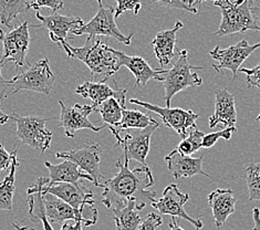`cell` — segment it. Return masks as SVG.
Instances as JSON below:
<instances>
[{
    "label": "cell",
    "instance_id": "c3c4849f",
    "mask_svg": "<svg viewBox=\"0 0 260 230\" xmlns=\"http://www.w3.org/2000/svg\"><path fill=\"white\" fill-rule=\"evenodd\" d=\"M256 121L259 123V125H260V114L257 116V119H256ZM260 130V129H259Z\"/></svg>",
    "mask_w": 260,
    "mask_h": 230
},
{
    "label": "cell",
    "instance_id": "d4e9b609",
    "mask_svg": "<svg viewBox=\"0 0 260 230\" xmlns=\"http://www.w3.org/2000/svg\"><path fill=\"white\" fill-rule=\"evenodd\" d=\"M19 167V159L17 157V150L14 147L11 152V165L9 174L0 182V210L10 211L12 209V200L16 191V171Z\"/></svg>",
    "mask_w": 260,
    "mask_h": 230
},
{
    "label": "cell",
    "instance_id": "d590c367",
    "mask_svg": "<svg viewBox=\"0 0 260 230\" xmlns=\"http://www.w3.org/2000/svg\"><path fill=\"white\" fill-rule=\"evenodd\" d=\"M239 71L246 74L247 77V85L249 88H258L260 89V63L257 64L252 69H247V68H240Z\"/></svg>",
    "mask_w": 260,
    "mask_h": 230
},
{
    "label": "cell",
    "instance_id": "52a82bcc",
    "mask_svg": "<svg viewBox=\"0 0 260 230\" xmlns=\"http://www.w3.org/2000/svg\"><path fill=\"white\" fill-rule=\"evenodd\" d=\"M17 125V138L40 153H45L51 145L52 132L46 124L49 120L36 115L21 116L17 113L9 115Z\"/></svg>",
    "mask_w": 260,
    "mask_h": 230
},
{
    "label": "cell",
    "instance_id": "bcb514c9",
    "mask_svg": "<svg viewBox=\"0 0 260 230\" xmlns=\"http://www.w3.org/2000/svg\"><path fill=\"white\" fill-rule=\"evenodd\" d=\"M12 227H15L16 230H36V229L30 228L28 226H19V225H17V223H15V222L12 223Z\"/></svg>",
    "mask_w": 260,
    "mask_h": 230
},
{
    "label": "cell",
    "instance_id": "6da1fadb",
    "mask_svg": "<svg viewBox=\"0 0 260 230\" xmlns=\"http://www.w3.org/2000/svg\"><path fill=\"white\" fill-rule=\"evenodd\" d=\"M116 167L119 173L112 178L105 179L102 184V203L105 207L114 211L125 207L129 202H134L141 211L146 205L156 201V192L148 190L154 185L150 167L142 165L131 170L126 152H124V163L117 160Z\"/></svg>",
    "mask_w": 260,
    "mask_h": 230
},
{
    "label": "cell",
    "instance_id": "836d02e7",
    "mask_svg": "<svg viewBox=\"0 0 260 230\" xmlns=\"http://www.w3.org/2000/svg\"><path fill=\"white\" fill-rule=\"evenodd\" d=\"M63 0H31L30 9L38 10L42 7H47L52 10V14H57L60 9L63 8Z\"/></svg>",
    "mask_w": 260,
    "mask_h": 230
},
{
    "label": "cell",
    "instance_id": "2e32d148",
    "mask_svg": "<svg viewBox=\"0 0 260 230\" xmlns=\"http://www.w3.org/2000/svg\"><path fill=\"white\" fill-rule=\"evenodd\" d=\"M36 18L41 22L38 27L46 28L49 31L50 39L58 45L66 42L69 32L81 28L84 24V21L80 17L62 16L59 15L58 12L49 16H43L39 11H37Z\"/></svg>",
    "mask_w": 260,
    "mask_h": 230
},
{
    "label": "cell",
    "instance_id": "7402d4cb",
    "mask_svg": "<svg viewBox=\"0 0 260 230\" xmlns=\"http://www.w3.org/2000/svg\"><path fill=\"white\" fill-rule=\"evenodd\" d=\"M117 58H119V64L120 68L125 67L133 73L135 77V84L136 86H145L148 81L151 79H155L156 81L160 82V71L159 69L154 70L151 65L147 63V61L142 57L138 55H127L121 51H116Z\"/></svg>",
    "mask_w": 260,
    "mask_h": 230
},
{
    "label": "cell",
    "instance_id": "e0dca14e",
    "mask_svg": "<svg viewBox=\"0 0 260 230\" xmlns=\"http://www.w3.org/2000/svg\"><path fill=\"white\" fill-rule=\"evenodd\" d=\"M76 93L80 96H82L83 98H90V100H92V102H93L92 107L95 110L110 97L116 98V100L125 108L127 90L119 88L117 83L115 84V88L113 89L112 86H110L107 82L88 81V82L78 86Z\"/></svg>",
    "mask_w": 260,
    "mask_h": 230
},
{
    "label": "cell",
    "instance_id": "30bf717a",
    "mask_svg": "<svg viewBox=\"0 0 260 230\" xmlns=\"http://www.w3.org/2000/svg\"><path fill=\"white\" fill-rule=\"evenodd\" d=\"M129 103L139 105L153 113L157 114L162 119L164 125L174 129L175 132L184 140L187 138V128L196 127V121L198 120V114L191 110H183L179 108H163L158 105H154L147 102H143L136 98H131Z\"/></svg>",
    "mask_w": 260,
    "mask_h": 230
},
{
    "label": "cell",
    "instance_id": "e575fe53",
    "mask_svg": "<svg viewBox=\"0 0 260 230\" xmlns=\"http://www.w3.org/2000/svg\"><path fill=\"white\" fill-rule=\"evenodd\" d=\"M153 2L165 8L186 10L191 12V14H197L198 12V9L189 7L187 0H153Z\"/></svg>",
    "mask_w": 260,
    "mask_h": 230
},
{
    "label": "cell",
    "instance_id": "7dc6e473",
    "mask_svg": "<svg viewBox=\"0 0 260 230\" xmlns=\"http://www.w3.org/2000/svg\"><path fill=\"white\" fill-rule=\"evenodd\" d=\"M245 2V0H235V2H234V4L235 5H236V6H240L241 4H243Z\"/></svg>",
    "mask_w": 260,
    "mask_h": 230
},
{
    "label": "cell",
    "instance_id": "ab89813d",
    "mask_svg": "<svg viewBox=\"0 0 260 230\" xmlns=\"http://www.w3.org/2000/svg\"><path fill=\"white\" fill-rule=\"evenodd\" d=\"M82 227H83L82 220H76L74 223L67 221L62 226H61L60 230H82Z\"/></svg>",
    "mask_w": 260,
    "mask_h": 230
},
{
    "label": "cell",
    "instance_id": "f546056e",
    "mask_svg": "<svg viewBox=\"0 0 260 230\" xmlns=\"http://www.w3.org/2000/svg\"><path fill=\"white\" fill-rule=\"evenodd\" d=\"M246 180L249 201L260 202V163L249 164L247 166Z\"/></svg>",
    "mask_w": 260,
    "mask_h": 230
},
{
    "label": "cell",
    "instance_id": "8992f818",
    "mask_svg": "<svg viewBox=\"0 0 260 230\" xmlns=\"http://www.w3.org/2000/svg\"><path fill=\"white\" fill-rule=\"evenodd\" d=\"M55 77L50 68L48 59H42L37 63L30 65L27 70L22 71L15 78L9 80L10 96L15 95L21 90L34 91L50 95L53 88Z\"/></svg>",
    "mask_w": 260,
    "mask_h": 230
},
{
    "label": "cell",
    "instance_id": "74e56055",
    "mask_svg": "<svg viewBox=\"0 0 260 230\" xmlns=\"http://www.w3.org/2000/svg\"><path fill=\"white\" fill-rule=\"evenodd\" d=\"M6 62H4L3 60H0V103H2L6 97L9 96V90H10V82L8 80H6L3 74V68L5 65Z\"/></svg>",
    "mask_w": 260,
    "mask_h": 230
},
{
    "label": "cell",
    "instance_id": "4fadbf2b",
    "mask_svg": "<svg viewBox=\"0 0 260 230\" xmlns=\"http://www.w3.org/2000/svg\"><path fill=\"white\" fill-rule=\"evenodd\" d=\"M59 104L61 108L59 126L62 127L67 138H74L79 129L88 128L98 133L107 127L105 124L100 127H96L89 120V115L92 112H95V109L92 105H81L77 103L73 107H69L62 100L59 101Z\"/></svg>",
    "mask_w": 260,
    "mask_h": 230
},
{
    "label": "cell",
    "instance_id": "484cf974",
    "mask_svg": "<svg viewBox=\"0 0 260 230\" xmlns=\"http://www.w3.org/2000/svg\"><path fill=\"white\" fill-rule=\"evenodd\" d=\"M28 205H29V216L34 220H40L42 222L43 229L45 230H53L50 221L48 220L45 209V204L42 200V192L40 190L39 184L36 182L32 186H30L27 190Z\"/></svg>",
    "mask_w": 260,
    "mask_h": 230
},
{
    "label": "cell",
    "instance_id": "7bdbcfd3",
    "mask_svg": "<svg viewBox=\"0 0 260 230\" xmlns=\"http://www.w3.org/2000/svg\"><path fill=\"white\" fill-rule=\"evenodd\" d=\"M205 2H210V0H187L188 6L190 8H196V9H200L201 6L203 3ZM213 2V0H212Z\"/></svg>",
    "mask_w": 260,
    "mask_h": 230
},
{
    "label": "cell",
    "instance_id": "603a6c76",
    "mask_svg": "<svg viewBox=\"0 0 260 230\" xmlns=\"http://www.w3.org/2000/svg\"><path fill=\"white\" fill-rule=\"evenodd\" d=\"M45 165L49 171V185L57 183H70L79 185L81 179H86L93 183V178L82 172L80 170V167L71 160L64 159L62 163L57 165L46 161Z\"/></svg>",
    "mask_w": 260,
    "mask_h": 230
},
{
    "label": "cell",
    "instance_id": "f35d334b",
    "mask_svg": "<svg viewBox=\"0 0 260 230\" xmlns=\"http://www.w3.org/2000/svg\"><path fill=\"white\" fill-rule=\"evenodd\" d=\"M11 165V153L6 150L3 143H0V172L8 170Z\"/></svg>",
    "mask_w": 260,
    "mask_h": 230
},
{
    "label": "cell",
    "instance_id": "8fae6325",
    "mask_svg": "<svg viewBox=\"0 0 260 230\" xmlns=\"http://www.w3.org/2000/svg\"><path fill=\"white\" fill-rule=\"evenodd\" d=\"M101 154V146L96 143H92V144L77 148V150L55 153V157L68 159L76 163L80 167V170L93 178V184L95 186L102 187V184L107 178L100 172Z\"/></svg>",
    "mask_w": 260,
    "mask_h": 230
},
{
    "label": "cell",
    "instance_id": "b9f144b4",
    "mask_svg": "<svg viewBox=\"0 0 260 230\" xmlns=\"http://www.w3.org/2000/svg\"><path fill=\"white\" fill-rule=\"evenodd\" d=\"M253 221H255V226H253L252 230H260V209L255 208L253 209Z\"/></svg>",
    "mask_w": 260,
    "mask_h": 230
},
{
    "label": "cell",
    "instance_id": "5b68a950",
    "mask_svg": "<svg viewBox=\"0 0 260 230\" xmlns=\"http://www.w3.org/2000/svg\"><path fill=\"white\" fill-rule=\"evenodd\" d=\"M98 12L95 16L81 28L73 30L72 34L76 36L86 35L89 39H95L98 36L111 37L125 46L131 45L134 32L125 36L121 32L115 22V8L105 6L102 0H98Z\"/></svg>",
    "mask_w": 260,
    "mask_h": 230
},
{
    "label": "cell",
    "instance_id": "4316f807",
    "mask_svg": "<svg viewBox=\"0 0 260 230\" xmlns=\"http://www.w3.org/2000/svg\"><path fill=\"white\" fill-rule=\"evenodd\" d=\"M116 230H139L142 222L138 205L129 202L125 207L112 211Z\"/></svg>",
    "mask_w": 260,
    "mask_h": 230
},
{
    "label": "cell",
    "instance_id": "d6a6232c",
    "mask_svg": "<svg viewBox=\"0 0 260 230\" xmlns=\"http://www.w3.org/2000/svg\"><path fill=\"white\" fill-rule=\"evenodd\" d=\"M116 3L115 19L126 11H133L135 15H138L142 8V3L140 0H116Z\"/></svg>",
    "mask_w": 260,
    "mask_h": 230
},
{
    "label": "cell",
    "instance_id": "ee69618b",
    "mask_svg": "<svg viewBox=\"0 0 260 230\" xmlns=\"http://www.w3.org/2000/svg\"><path fill=\"white\" fill-rule=\"evenodd\" d=\"M9 120H10V119H9V115L6 114L5 112L3 111V109H2V103H0V124H2V125H4V124L7 123Z\"/></svg>",
    "mask_w": 260,
    "mask_h": 230
},
{
    "label": "cell",
    "instance_id": "5bb4252c",
    "mask_svg": "<svg viewBox=\"0 0 260 230\" xmlns=\"http://www.w3.org/2000/svg\"><path fill=\"white\" fill-rule=\"evenodd\" d=\"M188 200V194H185V192L179 190L176 184H171L164 189L163 196L159 200L154 201L151 206L163 215H170L171 217H175V218L178 217V218L189 221L196 230H200L204 227L202 220L190 217L184 209V205Z\"/></svg>",
    "mask_w": 260,
    "mask_h": 230
},
{
    "label": "cell",
    "instance_id": "ac0fdd59",
    "mask_svg": "<svg viewBox=\"0 0 260 230\" xmlns=\"http://www.w3.org/2000/svg\"><path fill=\"white\" fill-rule=\"evenodd\" d=\"M209 127L224 125L235 127L237 123V112L235 107V96L226 89L215 90V112L209 117Z\"/></svg>",
    "mask_w": 260,
    "mask_h": 230
},
{
    "label": "cell",
    "instance_id": "1f68e13d",
    "mask_svg": "<svg viewBox=\"0 0 260 230\" xmlns=\"http://www.w3.org/2000/svg\"><path fill=\"white\" fill-rule=\"evenodd\" d=\"M236 132H237L236 127H226L222 130H219V132L205 134V136H204V139H203L202 147H204V148L212 147L216 144V142H217L219 139L229 141L232 139L233 133H236Z\"/></svg>",
    "mask_w": 260,
    "mask_h": 230
},
{
    "label": "cell",
    "instance_id": "cb8c5ba5",
    "mask_svg": "<svg viewBox=\"0 0 260 230\" xmlns=\"http://www.w3.org/2000/svg\"><path fill=\"white\" fill-rule=\"evenodd\" d=\"M156 121L153 117L148 116L147 114L142 113L140 111L136 110H126L124 109L122 112V120L114 127H109L111 132L114 135L116 140V143L120 142L121 135L120 133L122 130L127 129H142L147 126H150L151 124L155 123Z\"/></svg>",
    "mask_w": 260,
    "mask_h": 230
},
{
    "label": "cell",
    "instance_id": "4dcf8cb0",
    "mask_svg": "<svg viewBox=\"0 0 260 230\" xmlns=\"http://www.w3.org/2000/svg\"><path fill=\"white\" fill-rule=\"evenodd\" d=\"M204 136H205V133L202 132V130H200L197 127H195L189 133V135L186 139H184L181 143H179L176 150L179 153L190 156L191 154L200 150V148H202Z\"/></svg>",
    "mask_w": 260,
    "mask_h": 230
},
{
    "label": "cell",
    "instance_id": "9c48e42d",
    "mask_svg": "<svg viewBox=\"0 0 260 230\" xmlns=\"http://www.w3.org/2000/svg\"><path fill=\"white\" fill-rule=\"evenodd\" d=\"M0 41L3 42V58L4 62H14L16 68L28 64L26 62L27 53L30 45L29 23L23 21L19 26L5 32L0 29Z\"/></svg>",
    "mask_w": 260,
    "mask_h": 230
},
{
    "label": "cell",
    "instance_id": "9a60e30c",
    "mask_svg": "<svg viewBox=\"0 0 260 230\" xmlns=\"http://www.w3.org/2000/svg\"><path fill=\"white\" fill-rule=\"evenodd\" d=\"M158 126L159 123L156 121L145 128L124 130V138L121 136V141L116 145L123 146V151L126 152L129 160L134 159L142 165H147L146 157L150 152L151 138Z\"/></svg>",
    "mask_w": 260,
    "mask_h": 230
},
{
    "label": "cell",
    "instance_id": "60d3db41",
    "mask_svg": "<svg viewBox=\"0 0 260 230\" xmlns=\"http://www.w3.org/2000/svg\"><path fill=\"white\" fill-rule=\"evenodd\" d=\"M250 11H251L253 20H255L256 23L260 27V4L258 6H251Z\"/></svg>",
    "mask_w": 260,
    "mask_h": 230
},
{
    "label": "cell",
    "instance_id": "f6af8a7d",
    "mask_svg": "<svg viewBox=\"0 0 260 230\" xmlns=\"http://www.w3.org/2000/svg\"><path fill=\"white\" fill-rule=\"evenodd\" d=\"M169 227H170L171 230H184V229L177 223V220H176L175 217H172V219H171V222H170Z\"/></svg>",
    "mask_w": 260,
    "mask_h": 230
},
{
    "label": "cell",
    "instance_id": "ba28073f",
    "mask_svg": "<svg viewBox=\"0 0 260 230\" xmlns=\"http://www.w3.org/2000/svg\"><path fill=\"white\" fill-rule=\"evenodd\" d=\"M37 183L39 184L42 194L49 192V194L59 197L60 200L69 204L79 213H82L86 207L94 206L93 192L82 184L74 185L70 183H57L49 185V178L46 177H40L37 180Z\"/></svg>",
    "mask_w": 260,
    "mask_h": 230
},
{
    "label": "cell",
    "instance_id": "8d00e7d4",
    "mask_svg": "<svg viewBox=\"0 0 260 230\" xmlns=\"http://www.w3.org/2000/svg\"><path fill=\"white\" fill-rule=\"evenodd\" d=\"M163 223L162 217L158 214L151 213L148 214L146 218L141 222L139 230H156Z\"/></svg>",
    "mask_w": 260,
    "mask_h": 230
},
{
    "label": "cell",
    "instance_id": "ffe728a7",
    "mask_svg": "<svg viewBox=\"0 0 260 230\" xmlns=\"http://www.w3.org/2000/svg\"><path fill=\"white\" fill-rule=\"evenodd\" d=\"M183 27V22L177 21L172 29L160 31L153 39L154 53L162 68L170 65L176 57V35Z\"/></svg>",
    "mask_w": 260,
    "mask_h": 230
},
{
    "label": "cell",
    "instance_id": "44dd1931",
    "mask_svg": "<svg viewBox=\"0 0 260 230\" xmlns=\"http://www.w3.org/2000/svg\"><path fill=\"white\" fill-rule=\"evenodd\" d=\"M207 202L213 211L215 225L220 228L226 222L228 217L235 213L237 200L232 189L217 188L208 195Z\"/></svg>",
    "mask_w": 260,
    "mask_h": 230
},
{
    "label": "cell",
    "instance_id": "83f0119b",
    "mask_svg": "<svg viewBox=\"0 0 260 230\" xmlns=\"http://www.w3.org/2000/svg\"><path fill=\"white\" fill-rule=\"evenodd\" d=\"M30 9L27 0H0V23L11 27L18 15L26 14Z\"/></svg>",
    "mask_w": 260,
    "mask_h": 230
},
{
    "label": "cell",
    "instance_id": "f1b7e54d",
    "mask_svg": "<svg viewBox=\"0 0 260 230\" xmlns=\"http://www.w3.org/2000/svg\"><path fill=\"white\" fill-rule=\"evenodd\" d=\"M125 108L114 97H110L104 101L100 107H98L95 112L101 114L102 120L105 125L109 127H114L122 120V112Z\"/></svg>",
    "mask_w": 260,
    "mask_h": 230
},
{
    "label": "cell",
    "instance_id": "7a4b0ae2",
    "mask_svg": "<svg viewBox=\"0 0 260 230\" xmlns=\"http://www.w3.org/2000/svg\"><path fill=\"white\" fill-rule=\"evenodd\" d=\"M69 58L78 59L89 68L94 82H107V80L119 71V58L115 49L109 47L100 39H86L83 47L76 48L68 45L67 41L59 45Z\"/></svg>",
    "mask_w": 260,
    "mask_h": 230
},
{
    "label": "cell",
    "instance_id": "277c9868",
    "mask_svg": "<svg viewBox=\"0 0 260 230\" xmlns=\"http://www.w3.org/2000/svg\"><path fill=\"white\" fill-rule=\"evenodd\" d=\"M213 3L221 12L220 26L215 34L217 37L246 32L248 30L260 32V27L253 20L250 11L252 0H245L240 6H236L232 0H213Z\"/></svg>",
    "mask_w": 260,
    "mask_h": 230
},
{
    "label": "cell",
    "instance_id": "3957f363",
    "mask_svg": "<svg viewBox=\"0 0 260 230\" xmlns=\"http://www.w3.org/2000/svg\"><path fill=\"white\" fill-rule=\"evenodd\" d=\"M202 69V67H195L189 63L187 50L178 51V58L173 64L172 69H159L160 82H163L165 89L164 100L166 108L171 107L172 98L178 92L188 88H196V86H201L203 84V79L195 72Z\"/></svg>",
    "mask_w": 260,
    "mask_h": 230
},
{
    "label": "cell",
    "instance_id": "d6986e66",
    "mask_svg": "<svg viewBox=\"0 0 260 230\" xmlns=\"http://www.w3.org/2000/svg\"><path fill=\"white\" fill-rule=\"evenodd\" d=\"M169 171L174 178H188L195 175H203L210 177L203 170V156L191 157L179 153L177 150L172 151L165 156Z\"/></svg>",
    "mask_w": 260,
    "mask_h": 230
},
{
    "label": "cell",
    "instance_id": "7c38bea8",
    "mask_svg": "<svg viewBox=\"0 0 260 230\" xmlns=\"http://www.w3.org/2000/svg\"><path fill=\"white\" fill-rule=\"evenodd\" d=\"M260 48V42L256 45H249L247 40H241L236 45H234L226 49H221L219 46H216L214 50L209 52L210 57L217 64H213V68L216 72H220L224 69L231 70L233 73V80L237 78V72L239 71L241 64L247 60L249 55Z\"/></svg>",
    "mask_w": 260,
    "mask_h": 230
}]
</instances>
